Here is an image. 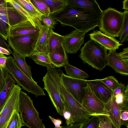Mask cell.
Returning a JSON list of instances; mask_svg holds the SVG:
<instances>
[{
    "label": "cell",
    "mask_w": 128,
    "mask_h": 128,
    "mask_svg": "<svg viewBox=\"0 0 128 128\" xmlns=\"http://www.w3.org/2000/svg\"><path fill=\"white\" fill-rule=\"evenodd\" d=\"M118 55L126 65L128 66V47L124 48L122 52L118 53Z\"/></svg>",
    "instance_id": "obj_40"
},
{
    "label": "cell",
    "mask_w": 128,
    "mask_h": 128,
    "mask_svg": "<svg viewBox=\"0 0 128 128\" xmlns=\"http://www.w3.org/2000/svg\"><path fill=\"white\" fill-rule=\"evenodd\" d=\"M85 34L75 30L63 36L62 44L66 54H75L80 49L84 44Z\"/></svg>",
    "instance_id": "obj_12"
},
{
    "label": "cell",
    "mask_w": 128,
    "mask_h": 128,
    "mask_svg": "<svg viewBox=\"0 0 128 128\" xmlns=\"http://www.w3.org/2000/svg\"><path fill=\"white\" fill-rule=\"evenodd\" d=\"M48 7L52 16L59 13L67 5L68 0H41Z\"/></svg>",
    "instance_id": "obj_23"
},
{
    "label": "cell",
    "mask_w": 128,
    "mask_h": 128,
    "mask_svg": "<svg viewBox=\"0 0 128 128\" xmlns=\"http://www.w3.org/2000/svg\"><path fill=\"white\" fill-rule=\"evenodd\" d=\"M29 58L38 65L46 67L55 68L52 63L48 55L42 53H35Z\"/></svg>",
    "instance_id": "obj_26"
},
{
    "label": "cell",
    "mask_w": 128,
    "mask_h": 128,
    "mask_svg": "<svg viewBox=\"0 0 128 128\" xmlns=\"http://www.w3.org/2000/svg\"><path fill=\"white\" fill-rule=\"evenodd\" d=\"M99 121L97 117L92 116L84 123L82 128H99Z\"/></svg>",
    "instance_id": "obj_37"
},
{
    "label": "cell",
    "mask_w": 128,
    "mask_h": 128,
    "mask_svg": "<svg viewBox=\"0 0 128 128\" xmlns=\"http://www.w3.org/2000/svg\"><path fill=\"white\" fill-rule=\"evenodd\" d=\"M48 117L54 125L55 126L54 128H62V126H60L62 123V121L61 120L59 119H55L50 116H49Z\"/></svg>",
    "instance_id": "obj_42"
},
{
    "label": "cell",
    "mask_w": 128,
    "mask_h": 128,
    "mask_svg": "<svg viewBox=\"0 0 128 128\" xmlns=\"http://www.w3.org/2000/svg\"><path fill=\"white\" fill-rule=\"evenodd\" d=\"M7 17L4 13L0 12V35L6 40L9 36L10 27Z\"/></svg>",
    "instance_id": "obj_28"
},
{
    "label": "cell",
    "mask_w": 128,
    "mask_h": 128,
    "mask_svg": "<svg viewBox=\"0 0 128 128\" xmlns=\"http://www.w3.org/2000/svg\"><path fill=\"white\" fill-rule=\"evenodd\" d=\"M4 39L0 35V46L6 48L8 50L10 53L12 51L10 47L5 41Z\"/></svg>",
    "instance_id": "obj_43"
},
{
    "label": "cell",
    "mask_w": 128,
    "mask_h": 128,
    "mask_svg": "<svg viewBox=\"0 0 128 128\" xmlns=\"http://www.w3.org/2000/svg\"><path fill=\"white\" fill-rule=\"evenodd\" d=\"M113 126V128H117L116 127H115L114 126Z\"/></svg>",
    "instance_id": "obj_47"
},
{
    "label": "cell",
    "mask_w": 128,
    "mask_h": 128,
    "mask_svg": "<svg viewBox=\"0 0 128 128\" xmlns=\"http://www.w3.org/2000/svg\"><path fill=\"white\" fill-rule=\"evenodd\" d=\"M15 80L17 85L22 89L29 93L31 92L37 97L45 96L44 88L40 87L37 83L30 78L18 68L13 58L10 56H8L4 68Z\"/></svg>",
    "instance_id": "obj_5"
},
{
    "label": "cell",
    "mask_w": 128,
    "mask_h": 128,
    "mask_svg": "<svg viewBox=\"0 0 128 128\" xmlns=\"http://www.w3.org/2000/svg\"><path fill=\"white\" fill-rule=\"evenodd\" d=\"M123 7L122 9L128 10V0H125L122 1Z\"/></svg>",
    "instance_id": "obj_46"
},
{
    "label": "cell",
    "mask_w": 128,
    "mask_h": 128,
    "mask_svg": "<svg viewBox=\"0 0 128 128\" xmlns=\"http://www.w3.org/2000/svg\"><path fill=\"white\" fill-rule=\"evenodd\" d=\"M39 33L34 35L10 36L8 45L14 52L26 58L29 57L34 52Z\"/></svg>",
    "instance_id": "obj_7"
},
{
    "label": "cell",
    "mask_w": 128,
    "mask_h": 128,
    "mask_svg": "<svg viewBox=\"0 0 128 128\" xmlns=\"http://www.w3.org/2000/svg\"><path fill=\"white\" fill-rule=\"evenodd\" d=\"M105 107L108 111L112 125L118 128H120L121 125L120 123V111L115 101L113 94L109 101L104 104Z\"/></svg>",
    "instance_id": "obj_19"
},
{
    "label": "cell",
    "mask_w": 128,
    "mask_h": 128,
    "mask_svg": "<svg viewBox=\"0 0 128 128\" xmlns=\"http://www.w3.org/2000/svg\"><path fill=\"white\" fill-rule=\"evenodd\" d=\"M49 57L55 67H61L68 62L67 54L62 44L53 53L50 54Z\"/></svg>",
    "instance_id": "obj_20"
},
{
    "label": "cell",
    "mask_w": 128,
    "mask_h": 128,
    "mask_svg": "<svg viewBox=\"0 0 128 128\" xmlns=\"http://www.w3.org/2000/svg\"><path fill=\"white\" fill-rule=\"evenodd\" d=\"M19 112L22 121L29 128H46L39 113L34 107L32 100L27 94L21 91L19 103Z\"/></svg>",
    "instance_id": "obj_6"
},
{
    "label": "cell",
    "mask_w": 128,
    "mask_h": 128,
    "mask_svg": "<svg viewBox=\"0 0 128 128\" xmlns=\"http://www.w3.org/2000/svg\"><path fill=\"white\" fill-rule=\"evenodd\" d=\"M80 58L85 64L100 71L106 66L107 50L90 39L80 49Z\"/></svg>",
    "instance_id": "obj_3"
},
{
    "label": "cell",
    "mask_w": 128,
    "mask_h": 128,
    "mask_svg": "<svg viewBox=\"0 0 128 128\" xmlns=\"http://www.w3.org/2000/svg\"><path fill=\"white\" fill-rule=\"evenodd\" d=\"M84 88L85 94L81 104L88 114L91 116L100 115L109 116L104 104L96 96L88 84Z\"/></svg>",
    "instance_id": "obj_10"
},
{
    "label": "cell",
    "mask_w": 128,
    "mask_h": 128,
    "mask_svg": "<svg viewBox=\"0 0 128 128\" xmlns=\"http://www.w3.org/2000/svg\"><path fill=\"white\" fill-rule=\"evenodd\" d=\"M84 124L76 123L69 126H62L61 128H82Z\"/></svg>",
    "instance_id": "obj_44"
},
{
    "label": "cell",
    "mask_w": 128,
    "mask_h": 128,
    "mask_svg": "<svg viewBox=\"0 0 128 128\" xmlns=\"http://www.w3.org/2000/svg\"><path fill=\"white\" fill-rule=\"evenodd\" d=\"M67 5L86 10L96 15L100 20L103 12L95 0H68Z\"/></svg>",
    "instance_id": "obj_18"
},
{
    "label": "cell",
    "mask_w": 128,
    "mask_h": 128,
    "mask_svg": "<svg viewBox=\"0 0 128 128\" xmlns=\"http://www.w3.org/2000/svg\"><path fill=\"white\" fill-rule=\"evenodd\" d=\"M24 126L19 112H16L12 116L6 128H21Z\"/></svg>",
    "instance_id": "obj_31"
},
{
    "label": "cell",
    "mask_w": 128,
    "mask_h": 128,
    "mask_svg": "<svg viewBox=\"0 0 128 128\" xmlns=\"http://www.w3.org/2000/svg\"><path fill=\"white\" fill-rule=\"evenodd\" d=\"M100 80L113 92L119 84L118 81L112 76H109Z\"/></svg>",
    "instance_id": "obj_34"
},
{
    "label": "cell",
    "mask_w": 128,
    "mask_h": 128,
    "mask_svg": "<svg viewBox=\"0 0 128 128\" xmlns=\"http://www.w3.org/2000/svg\"><path fill=\"white\" fill-rule=\"evenodd\" d=\"M61 79L63 84L73 97L81 104L85 95L84 88L87 85L86 80L73 78L62 72Z\"/></svg>",
    "instance_id": "obj_11"
},
{
    "label": "cell",
    "mask_w": 128,
    "mask_h": 128,
    "mask_svg": "<svg viewBox=\"0 0 128 128\" xmlns=\"http://www.w3.org/2000/svg\"><path fill=\"white\" fill-rule=\"evenodd\" d=\"M124 18L119 36L118 41L122 44L128 40V10H124Z\"/></svg>",
    "instance_id": "obj_30"
},
{
    "label": "cell",
    "mask_w": 128,
    "mask_h": 128,
    "mask_svg": "<svg viewBox=\"0 0 128 128\" xmlns=\"http://www.w3.org/2000/svg\"><path fill=\"white\" fill-rule=\"evenodd\" d=\"M10 54L12 55L13 58L18 68L30 78L33 80L32 78L31 67L26 63V58L13 52L12 51Z\"/></svg>",
    "instance_id": "obj_24"
},
{
    "label": "cell",
    "mask_w": 128,
    "mask_h": 128,
    "mask_svg": "<svg viewBox=\"0 0 128 128\" xmlns=\"http://www.w3.org/2000/svg\"><path fill=\"white\" fill-rule=\"evenodd\" d=\"M106 65L112 68L117 73L125 76L128 75V66L118 56L116 50H109Z\"/></svg>",
    "instance_id": "obj_17"
},
{
    "label": "cell",
    "mask_w": 128,
    "mask_h": 128,
    "mask_svg": "<svg viewBox=\"0 0 128 128\" xmlns=\"http://www.w3.org/2000/svg\"><path fill=\"white\" fill-rule=\"evenodd\" d=\"M115 101L120 111L122 108L128 105V85L126 86L124 92L114 95Z\"/></svg>",
    "instance_id": "obj_29"
},
{
    "label": "cell",
    "mask_w": 128,
    "mask_h": 128,
    "mask_svg": "<svg viewBox=\"0 0 128 128\" xmlns=\"http://www.w3.org/2000/svg\"><path fill=\"white\" fill-rule=\"evenodd\" d=\"M0 53L7 55H9L10 54V52L7 49L0 46Z\"/></svg>",
    "instance_id": "obj_45"
},
{
    "label": "cell",
    "mask_w": 128,
    "mask_h": 128,
    "mask_svg": "<svg viewBox=\"0 0 128 128\" xmlns=\"http://www.w3.org/2000/svg\"><path fill=\"white\" fill-rule=\"evenodd\" d=\"M8 57L0 53V68H4L6 66Z\"/></svg>",
    "instance_id": "obj_41"
},
{
    "label": "cell",
    "mask_w": 128,
    "mask_h": 128,
    "mask_svg": "<svg viewBox=\"0 0 128 128\" xmlns=\"http://www.w3.org/2000/svg\"><path fill=\"white\" fill-rule=\"evenodd\" d=\"M28 13L35 23L41 22L40 20L42 14L34 7L30 0H15Z\"/></svg>",
    "instance_id": "obj_22"
},
{
    "label": "cell",
    "mask_w": 128,
    "mask_h": 128,
    "mask_svg": "<svg viewBox=\"0 0 128 128\" xmlns=\"http://www.w3.org/2000/svg\"><path fill=\"white\" fill-rule=\"evenodd\" d=\"M99 121L100 128H113L112 122L108 116L105 115H100L96 116Z\"/></svg>",
    "instance_id": "obj_35"
},
{
    "label": "cell",
    "mask_w": 128,
    "mask_h": 128,
    "mask_svg": "<svg viewBox=\"0 0 128 128\" xmlns=\"http://www.w3.org/2000/svg\"><path fill=\"white\" fill-rule=\"evenodd\" d=\"M42 24H35L27 20L21 22L10 27L9 36L34 35L39 33Z\"/></svg>",
    "instance_id": "obj_13"
},
{
    "label": "cell",
    "mask_w": 128,
    "mask_h": 128,
    "mask_svg": "<svg viewBox=\"0 0 128 128\" xmlns=\"http://www.w3.org/2000/svg\"><path fill=\"white\" fill-rule=\"evenodd\" d=\"M120 118L121 126L124 125L128 128V105L123 107L120 112Z\"/></svg>",
    "instance_id": "obj_38"
},
{
    "label": "cell",
    "mask_w": 128,
    "mask_h": 128,
    "mask_svg": "<svg viewBox=\"0 0 128 128\" xmlns=\"http://www.w3.org/2000/svg\"><path fill=\"white\" fill-rule=\"evenodd\" d=\"M40 20L44 23V25L52 30L54 28V26L57 24V21L50 15L42 14Z\"/></svg>",
    "instance_id": "obj_36"
},
{
    "label": "cell",
    "mask_w": 128,
    "mask_h": 128,
    "mask_svg": "<svg viewBox=\"0 0 128 128\" xmlns=\"http://www.w3.org/2000/svg\"><path fill=\"white\" fill-rule=\"evenodd\" d=\"M52 18L62 26H68L85 33L98 26L100 18L82 8L67 5L61 11Z\"/></svg>",
    "instance_id": "obj_1"
},
{
    "label": "cell",
    "mask_w": 128,
    "mask_h": 128,
    "mask_svg": "<svg viewBox=\"0 0 128 128\" xmlns=\"http://www.w3.org/2000/svg\"><path fill=\"white\" fill-rule=\"evenodd\" d=\"M55 81L64 105V110L71 114L74 124H84L91 116H90L82 104L72 95L62 82L61 76L62 71L60 69L53 70Z\"/></svg>",
    "instance_id": "obj_2"
},
{
    "label": "cell",
    "mask_w": 128,
    "mask_h": 128,
    "mask_svg": "<svg viewBox=\"0 0 128 128\" xmlns=\"http://www.w3.org/2000/svg\"><path fill=\"white\" fill-rule=\"evenodd\" d=\"M36 8L41 14L44 15H50V12L46 4L41 0H30Z\"/></svg>",
    "instance_id": "obj_33"
},
{
    "label": "cell",
    "mask_w": 128,
    "mask_h": 128,
    "mask_svg": "<svg viewBox=\"0 0 128 128\" xmlns=\"http://www.w3.org/2000/svg\"><path fill=\"white\" fill-rule=\"evenodd\" d=\"M66 75L75 78L84 80L87 78L89 76L85 72L70 64L68 62L64 66Z\"/></svg>",
    "instance_id": "obj_25"
},
{
    "label": "cell",
    "mask_w": 128,
    "mask_h": 128,
    "mask_svg": "<svg viewBox=\"0 0 128 128\" xmlns=\"http://www.w3.org/2000/svg\"><path fill=\"white\" fill-rule=\"evenodd\" d=\"M16 82L8 73L6 78L4 86L0 94V111L9 96Z\"/></svg>",
    "instance_id": "obj_21"
},
{
    "label": "cell",
    "mask_w": 128,
    "mask_h": 128,
    "mask_svg": "<svg viewBox=\"0 0 128 128\" xmlns=\"http://www.w3.org/2000/svg\"><path fill=\"white\" fill-rule=\"evenodd\" d=\"M53 30L44 25H42L36 43L34 53H42L49 56V41Z\"/></svg>",
    "instance_id": "obj_16"
},
{
    "label": "cell",
    "mask_w": 128,
    "mask_h": 128,
    "mask_svg": "<svg viewBox=\"0 0 128 128\" xmlns=\"http://www.w3.org/2000/svg\"><path fill=\"white\" fill-rule=\"evenodd\" d=\"M22 88L14 84L12 91L0 111V128H6L16 112H19L20 93Z\"/></svg>",
    "instance_id": "obj_8"
},
{
    "label": "cell",
    "mask_w": 128,
    "mask_h": 128,
    "mask_svg": "<svg viewBox=\"0 0 128 128\" xmlns=\"http://www.w3.org/2000/svg\"><path fill=\"white\" fill-rule=\"evenodd\" d=\"M124 14L111 7L103 11L98 27L104 34L115 38L119 36L124 18Z\"/></svg>",
    "instance_id": "obj_4"
},
{
    "label": "cell",
    "mask_w": 128,
    "mask_h": 128,
    "mask_svg": "<svg viewBox=\"0 0 128 128\" xmlns=\"http://www.w3.org/2000/svg\"><path fill=\"white\" fill-rule=\"evenodd\" d=\"M8 73L5 68H0V94L4 86L6 78Z\"/></svg>",
    "instance_id": "obj_39"
},
{
    "label": "cell",
    "mask_w": 128,
    "mask_h": 128,
    "mask_svg": "<svg viewBox=\"0 0 128 128\" xmlns=\"http://www.w3.org/2000/svg\"><path fill=\"white\" fill-rule=\"evenodd\" d=\"M90 39L96 42L109 50H116L123 45L114 38L107 35L98 30L94 31L89 34Z\"/></svg>",
    "instance_id": "obj_15"
},
{
    "label": "cell",
    "mask_w": 128,
    "mask_h": 128,
    "mask_svg": "<svg viewBox=\"0 0 128 128\" xmlns=\"http://www.w3.org/2000/svg\"><path fill=\"white\" fill-rule=\"evenodd\" d=\"M63 39V36L52 31L49 43V54L53 53L62 44Z\"/></svg>",
    "instance_id": "obj_27"
},
{
    "label": "cell",
    "mask_w": 128,
    "mask_h": 128,
    "mask_svg": "<svg viewBox=\"0 0 128 128\" xmlns=\"http://www.w3.org/2000/svg\"><path fill=\"white\" fill-rule=\"evenodd\" d=\"M46 73L43 78L44 88L47 92L58 113L63 116L64 105L54 78L52 68L47 67Z\"/></svg>",
    "instance_id": "obj_9"
},
{
    "label": "cell",
    "mask_w": 128,
    "mask_h": 128,
    "mask_svg": "<svg viewBox=\"0 0 128 128\" xmlns=\"http://www.w3.org/2000/svg\"><path fill=\"white\" fill-rule=\"evenodd\" d=\"M86 82L96 96L104 104L110 99L113 91L100 79L86 80Z\"/></svg>",
    "instance_id": "obj_14"
},
{
    "label": "cell",
    "mask_w": 128,
    "mask_h": 128,
    "mask_svg": "<svg viewBox=\"0 0 128 128\" xmlns=\"http://www.w3.org/2000/svg\"><path fill=\"white\" fill-rule=\"evenodd\" d=\"M6 0L10 3L20 14L28 20L35 24L41 23V22L38 23L35 22L28 13L15 0Z\"/></svg>",
    "instance_id": "obj_32"
}]
</instances>
